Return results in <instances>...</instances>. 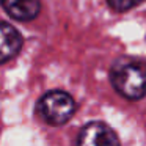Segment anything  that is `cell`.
<instances>
[{
  "instance_id": "cell-1",
  "label": "cell",
  "mask_w": 146,
  "mask_h": 146,
  "mask_svg": "<svg viewBox=\"0 0 146 146\" xmlns=\"http://www.w3.org/2000/svg\"><path fill=\"white\" fill-rule=\"evenodd\" d=\"M113 88L130 101L146 96V64L133 58H121L110 71Z\"/></svg>"
},
{
  "instance_id": "cell-2",
  "label": "cell",
  "mask_w": 146,
  "mask_h": 146,
  "mask_svg": "<svg viewBox=\"0 0 146 146\" xmlns=\"http://www.w3.org/2000/svg\"><path fill=\"white\" fill-rule=\"evenodd\" d=\"M38 115L50 126H61L72 118L76 111V101L66 91L52 90L47 91L36 105Z\"/></svg>"
},
{
  "instance_id": "cell-3",
  "label": "cell",
  "mask_w": 146,
  "mask_h": 146,
  "mask_svg": "<svg viewBox=\"0 0 146 146\" xmlns=\"http://www.w3.org/2000/svg\"><path fill=\"white\" fill-rule=\"evenodd\" d=\"M77 146H121L116 132L102 121H91L80 130Z\"/></svg>"
},
{
  "instance_id": "cell-4",
  "label": "cell",
  "mask_w": 146,
  "mask_h": 146,
  "mask_svg": "<svg viewBox=\"0 0 146 146\" xmlns=\"http://www.w3.org/2000/svg\"><path fill=\"white\" fill-rule=\"evenodd\" d=\"M22 47V36L13 25L0 22V64L10 61L19 54Z\"/></svg>"
},
{
  "instance_id": "cell-5",
  "label": "cell",
  "mask_w": 146,
  "mask_h": 146,
  "mask_svg": "<svg viewBox=\"0 0 146 146\" xmlns=\"http://www.w3.org/2000/svg\"><path fill=\"white\" fill-rule=\"evenodd\" d=\"M0 3L8 16L22 22L35 19L41 11L39 0H0Z\"/></svg>"
},
{
  "instance_id": "cell-6",
  "label": "cell",
  "mask_w": 146,
  "mask_h": 146,
  "mask_svg": "<svg viewBox=\"0 0 146 146\" xmlns=\"http://www.w3.org/2000/svg\"><path fill=\"white\" fill-rule=\"evenodd\" d=\"M107 2L115 11H127L137 7L138 3H141L143 0H107Z\"/></svg>"
}]
</instances>
